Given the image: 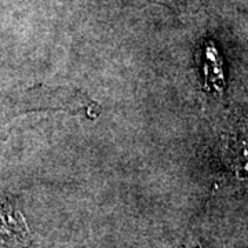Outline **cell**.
Wrapping results in <instances>:
<instances>
[{"instance_id": "obj_2", "label": "cell", "mask_w": 248, "mask_h": 248, "mask_svg": "<svg viewBox=\"0 0 248 248\" xmlns=\"http://www.w3.org/2000/svg\"><path fill=\"white\" fill-rule=\"evenodd\" d=\"M234 171L240 178H248V141L244 142L236 155Z\"/></svg>"}, {"instance_id": "obj_1", "label": "cell", "mask_w": 248, "mask_h": 248, "mask_svg": "<svg viewBox=\"0 0 248 248\" xmlns=\"http://www.w3.org/2000/svg\"><path fill=\"white\" fill-rule=\"evenodd\" d=\"M203 78L205 89L215 93L217 95H223L226 89L223 58L213 42H208L204 47Z\"/></svg>"}]
</instances>
